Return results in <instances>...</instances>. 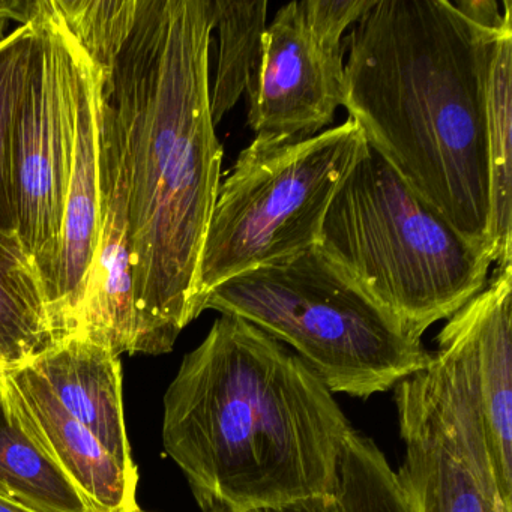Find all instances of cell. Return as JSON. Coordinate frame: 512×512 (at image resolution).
Here are the masks:
<instances>
[{"instance_id": "13", "label": "cell", "mask_w": 512, "mask_h": 512, "mask_svg": "<svg viewBox=\"0 0 512 512\" xmlns=\"http://www.w3.org/2000/svg\"><path fill=\"white\" fill-rule=\"evenodd\" d=\"M26 365L122 467L139 472L125 427L121 356L88 338L71 335Z\"/></svg>"}, {"instance_id": "19", "label": "cell", "mask_w": 512, "mask_h": 512, "mask_svg": "<svg viewBox=\"0 0 512 512\" xmlns=\"http://www.w3.org/2000/svg\"><path fill=\"white\" fill-rule=\"evenodd\" d=\"M34 23L0 43V230L17 232L16 115L28 76Z\"/></svg>"}, {"instance_id": "5", "label": "cell", "mask_w": 512, "mask_h": 512, "mask_svg": "<svg viewBox=\"0 0 512 512\" xmlns=\"http://www.w3.org/2000/svg\"><path fill=\"white\" fill-rule=\"evenodd\" d=\"M203 310L262 329L332 394L368 400L431 362L421 337L364 292L317 247L230 278Z\"/></svg>"}, {"instance_id": "16", "label": "cell", "mask_w": 512, "mask_h": 512, "mask_svg": "<svg viewBox=\"0 0 512 512\" xmlns=\"http://www.w3.org/2000/svg\"><path fill=\"white\" fill-rule=\"evenodd\" d=\"M505 19L494 40L488 83L487 134L490 160V238L493 263H512V4L503 0Z\"/></svg>"}, {"instance_id": "23", "label": "cell", "mask_w": 512, "mask_h": 512, "mask_svg": "<svg viewBox=\"0 0 512 512\" xmlns=\"http://www.w3.org/2000/svg\"><path fill=\"white\" fill-rule=\"evenodd\" d=\"M0 374H2V367H0Z\"/></svg>"}, {"instance_id": "4", "label": "cell", "mask_w": 512, "mask_h": 512, "mask_svg": "<svg viewBox=\"0 0 512 512\" xmlns=\"http://www.w3.org/2000/svg\"><path fill=\"white\" fill-rule=\"evenodd\" d=\"M319 248L418 337L478 295L493 265L368 143L331 200Z\"/></svg>"}, {"instance_id": "9", "label": "cell", "mask_w": 512, "mask_h": 512, "mask_svg": "<svg viewBox=\"0 0 512 512\" xmlns=\"http://www.w3.org/2000/svg\"><path fill=\"white\" fill-rule=\"evenodd\" d=\"M343 40L317 29L301 2L275 14L247 88L256 139L302 142L325 131L344 103Z\"/></svg>"}, {"instance_id": "18", "label": "cell", "mask_w": 512, "mask_h": 512, "mask_svg": "<svg viewBox=\"0 0 512 512\" xmlns=\"http://www.w3.org/2000/svg\"><path fill=\"white\" fill-rule=\"evenodd\" d=\"M0 496L38 512H86L67 478L5 422L0 425Z\"/></svg>"}, {"instance_id": "8", "label": "cell", "mask_w": 512, "mask_h": 512, "mask_svg": "<svg viewBox=\"0 0 512 512\" xmlns=\"http://www.w3.org/2000/svg\"><path fill=\"white\" fill-rule=\"evenodd\" d=\"M29 20L34 40L16 115L17 235L40 272L53 319L77 143L76 40L56 0H34Z\"/></svg>"}, {"instance_id": "15", "label": "cell", "mask_w": 512, "mask_h": 512, "mask_svg": "<svg viewBox=\"0 0 512 512\" xmlns=\"http://www.w3.org/2000/svg\"><path fill=\"white\" fill-rule=\"evenodd\" d=\"M56 343L40 272L17 232L0 230V367H22Z\"/></svg>"}, {"instance_id": "21", "label": "cell", "mask_w": 512, "mask_h": 512, "mask_svg": "<svg viewBox=\"0 0 512 512\" xmlns=\"http://www.w3.org/2000/svg\"><path fill=\"white\" fill-rule=\"evenodd\" d=\"M34 0H0V43L5 40V31L10 20L26 25L31 19Z\"/></svg>"}, {"instance_id": "12", "label": "cell", "mask_w": 512, "mask_h": 512, "mask_svg": "<svg viewBox=\"0 0 512 512\" xmlns=\"http://www.w3.org/2000/svg\"><path fill=\"white\" fill-rule=\"evenodd\" d=\"M100 226L74 335L112 350L133 352L134 304L130 235L118 157L100 121Z\"/></svg>"}, {"instance_id": "1", "label": "cell", "mask_w": 512, "mask_h": 512, "mask_svg": "<svg viewBox=\"0 0 512 512\" xmlns=\"http://www.w3.org/2000/svg\"><path fill=\"white\" fill-rule=\"evenodd\" d=\"M100 76V121L125 188L131 355H166L202 314L199 271L221 184L209 106L212 0H56Z\"/></svg>"}, {"instance_id": "20", "label": "cell", "mask_w": 512, "mask_h": 512, "mask_svg": "<svg viewBox=\"0 0 512 512\" xmlns=\"http://www.w3.org/2000/svg\"><path fill=\"white\" fill-rule=\"evenodd\" d=\"M250 512H344L340 500L335 494L311 496L304 499L290 500L280 505L265 506Z\"/></svg>"}, {"instance_id": "22", "label": "cell", "mask_w": 512, "mask_h": 512, "mask_svg": "<svg viewBox=\"0 0 512 512\" xmlns=\"http://www.w3.org/2000/svg\"><path fill=\"white\" fill-rule=\"evenodd\" d=\"M0 512H38L35 509L28 508L16 500L7 499V497L0 496Z\"/></svg>"}, {"instance_id": "2", "label": "cell", "mask_w": 512, "mask_h": 512, "mask_svg": "<svg viewBox=\"0 0 512 512\" xmlns=\"http://www.w3.org/2000/svg\"><path fill=\"white\" fill-rule=\"evenodd\" d=\"M503 19L494 0H374L344 64L343 106L368 146L490 256L488 83Z\"/></svg>"}, {"instance_id": "6", "label": "cell", "mask_w": 512, "mask_h": 512, "mask_svg": "<svg viewBox=\"0 0 512 512\" xmlns=\"http://www.w3.org/2000/svg\"><path fill=\"white\" fill-rule=\"evenodd\" d=\"M367 149L356 122L302 142L254 139L221 179L203 244L199 302L236 275L317 247L340 185Z\"/></svg>"}, {"instance_id": "10", "label": "cell", "mask_w": 512, "mask_h": 512, "mask_svg": "<svg viewBox=\"0 0 512 512\" xmlns=\"http://www.w3.org/2000/svg\"><path fill=\"white\" fill-rule=\"evenodd\" d=\"M0 412L49 460L82 499L86 512H139V472L122 467L97 437L59 404L29 365L2 370Z\"/></svg>"}, {"instance_id": "11", "label": "cell", "mask_w": 512, "mask_h": 512, "mask_svg": "<svg viewBox=\"0 0 512 512\" xmlns=\"http://www.w3.org/2000/svg\"><path fill=\"white\" fill-rule=\"evenodd\" d=\"M76 55V155L65 205L58 293L53 311L58 341L76 332L100 226V76L97 65L77 41Z\"/></svg>"}, {"instance_id": "3", "label": "cell", "mask_w": 512, "mask_h": 512, "mask_svg": "<svg viewBox=\"0 0 512 512\" xmlns=\"http://www.w3.org/2000/svg\"><path fill=\"white\" fill-rule=\"evenodd\" d=\"M352 430L319 376L241 317L215 320L164 395V449L202 512L335 494Z\"/></svg>"}, {"instance_id": "17", "label": "cell", "mask_w": 512, "mask_h": 512, "mask_svg": "<svg viewBox=\"0 0 512 512\" xmlns=\"http://www.w3.org/2000/svg\"><path fill=\"white\" fill-rule=\"evenodd\" d=\"M215 28L220 35L214 85L209 86V106L215 127L247 91L263 52L268 2L212 0Z\"/></svg>"}, {"instance_id": "14", "label": "cell", "mask_w": 512, "mask_h": 512, "mask_svg": "<svg viewBox=\"0 0 512 512\" xmlns=\"http://www.w3.org/2000/svg\"><path fill=\"white\" fill-rule=\"evenodd\" d=\"M512 263L497 265L466 307L472 320L479 403L503 499L512 506Z\"/></svg>"}, {"instance_id": "24", "label": "cell", "mask_w": 512, "mask_h": 512, "mask_svg": "<svg viewBox=\"0 0 512 512\" xmlns=\"http://www.w3.org/2000/svg\"><path fill=\"white\" fill-rule=\"evenodd\" d=\"M139 512H146V511H143V509H140V511H139Z\"/></svg>"}, {"instance_id": "7", "label": "cell", "mask_w": 512, "mask_h": 512, "mask_svg": "<svg viewBox=\"0 0 512 512\" xmlns=\"http://www.w3.org/2000/svg\"><path fill=\"white\" fill-rule=\"evenodd\" d=\"M404 457L395 476L412 512H512L488 452L466 305L431 362L394 388Z\"/></svg>"}]
</instances>
